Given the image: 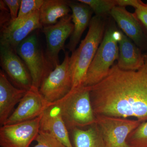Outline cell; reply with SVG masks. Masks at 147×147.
<instances>
[{
    "instance_id": "5b68a950",
    "label": "cell",
    "mask_w": 147,
    "mask_h": 147,
    "mask_svg": "<svg viewBox=\"0 0 147 147\" xmlns=\"http://www.w3.org/2000/svg\"><path fill=\"white\" fill-rule=\"evenodd\" d=\"M16 52L28 69L32 86L39 89L42 82L54 68L40 47L36 35L30 34L18 45Z\"/></svg>"
},
{
    "instance_id": "277c9868",
    "label": "cell",
    "mask_w": 147,
    "mask_h": 147,
    "mask_svg": "<svg viewBox=\"0 0 147 147\" xmlns=\"http://www.w3.org/2000/svg\"><path fill=\"white\" fill-rule=\"evenodd\" d=\"M121 31L115 25L109 26L96 54L87 71L83 86L92 87L102 81L108 75L119 55V41Z\"/></svg>"
},
{
    "instance_id": "30bf717a",
    "label": "cell",
    "mask_w": 147,
    "mask_h": 147,
    "mask_svg": "<svg viewBox=\"0 0 147 147\" xmlns=\"http://www.w3.org/2000/svg\"><path fill=\"white\" fill-rule=\"evenodd\" d=\"M73 29L71 15L69 14L61 18L57 24L43 27L46 40L45 55L54 68L60 64L59 53L61 50L65 51L66 40L71 36Z\"/></svg>"
},
{
    "instance_id": "52a82bcc",
    "label": "cell",
    "mask_w": 147,
    "mask_h": 147,
    "mask_svg": "<svg viewBox=\"0 0 147 147\" xmlns=\"http://www.w3.org/2000/svg\"><path fill=\"white\" fill-rule=\"evenodd\" d=\"M95 117V123L108 147H129L127 137L141 123L136 119L100 115Z\"/></svg>"
},
{
    "instance_id": "3957f363",
    "label": "cell",
    "mask_w": 147,
    "mask_h": 147,
    "mask_svg": "<svg viewBox=\"0 0 147 147\" xmlns=\"http://www.w3.org/2000/svg\"><path fill=\"white\" fill-rule=\"evenodd\" d=\"M91 87L74 89L61 100L53 103L59 108L69 131L96 123L90 98Z\"/></svg>"
},
{
    "instance_id": "4fadbf2b",
    "label": "cell",
    "mask_w": 147,
    "mask_h": 147,
    "mask_svg": "<svg viewBox=\"0 0 147 147\" xmlns=\"http://www.w3.org/2000/svg\"><path fill=\"white\" fill-rule=\"evenodd\" d=\"M110 14L121 31L141 50H147V36L134 13L128 11L125 7L117 6L113 8Z\"/></svg>"
},
{
    "instance_id": "9a60e30c",
    "label": "cell",
    "mask_w": 147,
    "mask_h": 147,
    "mask_svg": "<svg viewBox=\"0 0 147 147\" xmlns=\"http://www.w3.org/2000/svg\"><path fill=\"white\" fill-rule=\"evenodd\" d=\"M27 91L20 89L11 84L5 72L0 70V124L1 126L12 113Z\"/></svg>"
},
{
    "instance_id": "d6986e66",
    "label": "cell",
    "mask_w": 147,
    "mask_h": 147,
    "mask_svg": "<svg viewBox=\"0 0 147 147\" xmlns=\"http://www.w3.org/2000/svg\"><path fill=\"white\" fill-rule=\"evenodd\" d=\"M71 131L73 147H108L96 123L86 129L75 128Z\"/></svg>"
},
{
    "instance_id": "d4e9b609",
    "label": "cell",
    "mask_w": 147,
    "mask_h": 147,
    "mask_svg": "<svg viewBox=\"0 0 147 147\" xmlns=\"http://www.w3.org/2000/svg\"><path fill=\"white\" fill-rule=\"evenodd\" d=\"M21 0H3L9 10L11 21L16 20L18 17L21 6Z\"/></svg>"
},
{
    "instance_id": "2e32d148",
    "label": "cell",
    "mask_w": 147,
    "mask_h": 147,
    "mask_svg": "<svg viewBox=\"0 0 147 147\" xmlns=\"http://www.w3.org/2000/svg\"><path fill=\"white\" fill-rule=\"evenodd\" d=\"M68 3L72 11L74 29L66 48L68 52L72 53L76 50L83 33L89 26L93 12L89 6L78 1H68Z\"/></svg>"
},
{
    "instance_id": "603a6c76",
    "label": "cell",
    "mask_w": 147,
    "mask_h": 147,
    "mask_svg": "<svg viewBox=\"0 0 147 147\" xmlns=\"http://www.w3.org/2000/svg\"><path fill=\"white\" fill-rule=\"evenodd\" d=\"M44 0H21L18 17L16 19H22L35 11L39 10L44 2Z\"/></svg>"
},
{
    "instance_id": "5bb4252c",
    "label": "cell",
    "mask_w": 147,
    "mask_h": 147,
    "mask_svg": "<svg viewBox=\"0 0 147 147\" xmlns=\"http://www.w3.org/2000/svg\"><path fill=\"white\" fill-rule=\"evenodd\" d=\"M40 130L49 132L66 147H73L60 110L53 103L42 114L40 124Z\"/></svg>"
},
{
    "instance_id": "484cf974",
    "label": "cell",
    "mask_w": 147,
    "mask_h": 147,
    "mask_svg": "<svg viewBox=\"0 0 147 147\" xmlns=\"http://www.w3.org/2000/svg\"><path fill=\"white\" fill-rule=\"evenodd\" d=\"M138 0H117V5L122 7L130 6L135 8L138 3Z\"/></svg>"
},
{
    "instance_id": "9c48e42d",
    "label": "cell",
    "mask_w": 147,
    "mask_h": 147,
    "mask_svg": "<svg viewBox=\"0 0 147 147\" xmlns=\"http://www.w3.org/2000/svg\"><path fill=\"white\" fill-rule=\"evenodd\" d=\"M41 117L24 122L1 126L0 146L30 147L40 131Z\"/></svg>"
},
{
    "instance_id": "ffe728a7",
    "label": "cell",
    "mask_w": 147,
    "mask_h": 147,
    "mask_svg": "<svg viewBox=\"0 0 147 147\" xmlns=\"http://www.w3.org/2000/svg\"><path fill=\"white\" fill-rule=\"evenodd\" d=\"M91 9L95 15L104 17L110 14L115 7L118 6L117 0H79Z\"/></svg>"
},
{
    "instance_id": "7c38bea8",
    "label": "cell",
    "mask_w": 147,
    "mask_h": 147,
    "mask_svg": "<svg viewBox=\"0 0 147 147\" xmlns=\"http://www.w3.org/2000/svg\"><path fill=\"white\" fill-rule=\"evenodd\" d=\"M51 104L45 100L39 89L32 86L27 91L4 125L20 123L36 118L42 115Z\"/></svg>"
},
{
    "instance_id": "8fae6325",
    "label": "cell",
    "mask_w": 147,
    "mask_h": 147,
    "mask_svg": "<svg viewBox=\"0 0 147 147\" xmlns=\"http://www.w3.org/2000/svg\"><path fill=\"white\" fill-rule=\"evenodd\" d=\"M39 10L28 16L13 21L1 27L0 44L8 45L16 51L18 45L36 29L42 28Z\"/></svg>"
},
{
    "instance_id": "e0dca14e",
    "label": "cell",
    "mask_w": 147,
    "mask_h": 147,
    "mask_svg": "<svg viewBox=\"0 0 147 147\" xmlns=\"http://www.w3.org/2000/svg\"><path fill=\"white\" fill-rule=\"evenodd\" d=\"M119 48V58L117 64L119 68L126 71H137L144 65L145 54L121 31Z\"/></svg>"
},
{
    "instance_id": "ac0fdd59",
    "label": "cell",
    "mask_w": 147,
    "mask_h": 147,
    "mask_svg": "<svg viewBox=\"0 0 147 147\" xmlns=\"http://www.w3.org/2000/svg\"><path fill=\"white\" fill-rule=\"evenodd\" d=\"M71 11L68 1L44 0L39 11L40 24L43 27L57 24Z\"/></svg>"
},
{
    "instance_id": "ba28073f",
    "label": "cell",
    "mask_w": 147,
    "mask_h": 147,
    "mask_svg": "<svg viewBox=\"0 0 147 147\" xmlns=\"http://www.w3.org/2000/svg\"><path fill=\"white\" fill-rule=\"evenodd\" d=\"M0 62L3 71L14 86L26 91L32 86L28 69L15 50L0 44Z\"/></svg>"
},
{
    "instance_id": "7402d4cb",
    "label": "cell",
    "mask_w": 147,
    "mask_h": 147,
    "mask_svg": "<svg viewBox=\"0 0 147 147\" xmlns=\"http://www.w3.org/2000/svg\"><path fill=\"white\" fill-rule=\"evenodd\" d=\"M35 141L37 144L32 147H66L49 132L40 130Z\"/></svg>"
},
{
    "instance_id": "8992f818",
    "label": "cell",
    "mask_w": 147,
    "mask_h": 147,
    "mask_svg": "<svg viewBox=\"0 0 147 147\" xmlns=\"http://www.w3.org/2000/svg\"><path fill=\"white\" fill-rule=\"evenodd\" d=\"M69 53L65 52L62 63L55 67L40 87V92L49 103L61 100L72 89Z\"/></svg>"
},
{
    "instance_id": "7a4b0ae2",
    "label": "cell",
    "mask_w": 147,
    "mask_h": 147,
    "mask_svg": "<svg viewBox=\"0 0 147 147\" xmlns=\"http://www.w3.org/2000/svg\"><path fill=\"white\" fill-rule=\"evenodd\" d=\"M105 26L104 17L95 15L92 17L86 35L79 47L71 53L70 67L72 89L83 86L88 69L103 39Z\"/></svg>"
},
{
    "instance_id": "6da1fadb",
    "label": "cell",
    "mask_w": 147,
    "mask_h": 147,
    "mask_svg": "<svg viewBox=\"0 0 147 147\" xmlns=\"http://www.w3.org/2000/svg\"><path fill=\"white\" fill-rule=\"evenodd\" d=\"M90 98L95 116L147 121V51L144 65L137 71L114 65L104 79L91 87Z\"/></svg>"
},
{
    "instance_id": "44dd1931",
    "label": "cell",
    "mask_w": 147,
    "mask_h": 147,
    "mask_svg": "<svg viewBox=\"0 0 147 147\" xmlns=\"http://www.w3.org/2000/svg\"><path fill=\"white\" fill-rule=\"evenodd\" d=\"M129 147H147V121L141 123L126 140Z\"/></svg>"
},
{
    "instance_id": "cb8c5ba5",
    "label": "cell",
    "mask_w": 147,
    "mask_h": 147,
    "mask_svg": "<svg viewBox=\"0 0 147 147\" xmlns=\"http://www.w3.org/2000/svg\"><path fill=\"white\" fill-rule=\"evenodd\" d=\"M135 9L134 16L138 19L147 36V3L138 0Z\"/></svg>"
}]
</instances>
